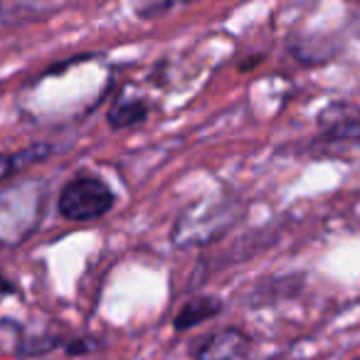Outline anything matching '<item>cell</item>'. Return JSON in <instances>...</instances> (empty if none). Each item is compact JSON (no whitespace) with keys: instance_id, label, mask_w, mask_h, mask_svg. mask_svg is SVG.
Returning a JSON list of instances; mask_svg holds the SVG:
<instances>
[{"instance_id":"cell-3","label":"cell","mask_w":360,"mask_h":360,"mask_svg":"<svg viewBox=\"0 0 360 360\" xmlns=\"http://www.w3.org/2000/svg\"><path fill=\"white\" fill-rule=\"evenodd\" d=\"M114 202V191L101 178H96V175H77L62 188L57 210H60V215L65 220L89 222L111 212Z\"/></svg>"},{"instance_id":"cell-1","label":"cell","mask_w":360,"mask_h":360,"mask_svg":"<svg viewBox=\"0 0 360 360\" xmlns=\"http://www.w3.org/2000/svg\"><path fill=\"white\" fill-rule=\"evenodd\" d=\"M237 210L232 202L215 200V202H195L188 210L180 212L175 222L170 240L178 250H191V247H202L207 242H215L235 225Z\"/></svg>"},{"instance_id":"cell-8","label":"cell","mask_w":360,"mask_h":360,"mask_svg":"<svg viewBox=\"0 0 360 360\" xmlns=\"http://www.w3.org/2000/svg\"><path fill=\"white\" fill-rule=\"evenodd\" d=\"M173 8H175V3H146V6L136 8V15L146 18V20H153L155 15H163V13L173 11Z\"/></svg>"},{"instance_id":"cell-6","label":"cell","mask_w":360,"mask_h":360,"mask_svg":"<svg viewBox=\"0 0 360 360\" xmlns=\"http://www.w3.org/2000/svg\"><path fill=\"white\" fill-rule=\"evenodd\" d=\"M150 106L146 104L139 96H119V99L111 104L109 114H106V124L114 131L131 129V126H139L148 119Z\"/></svg>"},{"instance_id":"cell-10","label":"cell","mask_w":360,"mask_h":360,"mask_svg":"<svg viewBox=\"0 0 360 360\" xmlns=\"http://www.w3.org/2000/svg\"><path fill=\"white\" fill-rule=\"evenodd\" d=\"M94 345L96 343H91L89 338H82V340H75V343H67V350H70L72 355H82V353H89Z\"/></svg>"},{"instance_id":"cell-11","label":"cell","mask_w":360,"mask_h":360,"mask_svg":"<svg viewBox=\"0 0 360 360\" xmlns=\"http://www.w3.org/2000/svg\"><path fill=\"white\" fill-rule=\"evenodd\" d=\"M353 360H360V355H358V358H353Z\"/></svg>"},{"instance_id":"cell-4","label":"cell","mask_w":360,"mask_h":360,"mask_svg":"<svg viewBox=\"0 0 360 360\" xmlns=\"http://www.w3.org/2000/svg\"><path fill=\"white\" fill-rule=\"evenodd\" d=\"M250 335L240 328L217 330L198 348L195 360H237L250 350Z\"/></svg>"},{"instance_id":"cell-7","label":"cell","mask_w":360,"mask_h":360,"mask_svg":"<svg viewBox=\"0 0 360 360\" xmlns=\"http://www.w3.org/2000/svg\"><path fill=\"white\" fill-rule=\"evenodd\" d=\"M323 141H343V143H360V116L340 121L323 131Z\"/></svg>"},{"instance_id":"cell-5","label":"cell","mask_w":360,"mask_h":360,"mask_svg":"<svg viewBox=\"0 0 360 360\" xmlns=\"http://www.w3.org/2000/svg\"><path fill=\"white\" fill-rule=\"evenodd\" d=\"M222 311V301L217 296H195V299H188L186 304L180 306V311L173 319V328L175 330H191L195 326L205 323V321L220 316Z\"/></svg>"},{"instance_id":"cell-9","label":"cell","mask_w":360,"mask_h":360,"mask_svg":"<svg viewBox=\"0 0 360 360\" xmlns=\"http://www.w3.org/2000/svg\"><path fill=\"white\" fill-rule=\"evenodd\" d=\"M13 173H18L15 158H13V153L11 155H3V153H0V180H6L8 175H13Z\"/></svg>"},{"instance_id":"cell-2","label":"cell","mask_w":360,"mask_h":360,"mask_svg":"<svg viewBox=\"0 0 360 360\" xmlns=\"http://www.w3.org/2000/svg\"><path fill=\"white\" fill-rule=\"evenodd\" d=\"M42 193L35 183H22L0 195V247L22 242L40 220Z\"/></svg>"}]
</instances>
